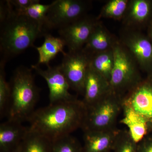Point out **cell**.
Masks as SVG:
<instances>
[{"mask_svg": "<svg viewBox=\"0 0 152 152\" xmlns=\"http://www.w3.org/2000/svg\"><path fill=\"white\" fill-rule=\"evenodd\" d=\"M9 1L16 10H24L34 4L40 2L39 0H10Z\"/></svg>", "mask_w": 152, "mask_h": 152, "instance_id": "obj_26", "label": "cell"}, {"mask_svg": "<svg viewBox=\"0 0 152 152\" xmlns=\"http://www.w3.org/2000/svg\"><path fill=\"white\" fill-rule=\"evenodd\" d=\"M91 1L56 0L51 3L47 13L44 29H59L87 15Z\"/></svg>", "mask_w": 152, "mask_h": 152, "instance_id": "obj_6", "label": "cell"}, {"mask_svg": "<svg viewBox=\"0 0 152 152\" xmlns=\"http://www.w3.org/2000/svg\"><path fill=\"white\" fill-rule=\"evenodd\" d=\"M123 97L113 91L94 105L87 108L82 129L86 131L115 129L123 109Z\"/></svg>", "mask_w": 152, "mask_h": 152, "instance_id": "obj_5", "label": "cell"}, {"mask_svg": "<svg viewBox=\"0 0 152 152\" xmlns=\"http://www.w3.org/2000/svg\"><path fill=\"white\" fill-rule=\"evenodd\" d=\"M117 39L99 21L95 27L83 50L91 56L113 48Z\"/></svg>", "mask_w": 152, "mask_h": 152, "instance_id": "obj_17", "label": "cell"}, {"mask_svg": "<svg viewBox=\"0 0 152 152\" xmlns=\"http://www.w3.org/2000/svg\"><path fill=\"white\" fill-rule=\"evenodd\" d=\"M147 28V35L152 42V20L148 25Z\"/></svg>", "mask_w": 152, "mask_h": 152, "instance_id": "obj_28", "label": "cell"}, {"mask_svg": "<svg viewBox=\"0 0 152 152\" xmlns=\"http://www.w3.org/2000/svg\"><path fill=\"white\" fill-rule=\"evenodd\" d=\"M45 41L40 47H36L39 53L38 65L40 64L49 65L50 61L53 59L58 53L63 55L66 53L64 51V47L66 46L64 42L59 37H56L49 34H45Z\"/></svg>", "mask_w": 152, "mask_h": 152, "instance_id": "obj_18", "label": "cell"}, {"mask_svg": "<svg viewBox=\"0 0 152 152\" xmlns=\"http://www.w3.org/2000/svg\"><path fill=\"white\" fill-rule=\"evenodd\" d=\"M113 49L114 64L110 83L112 91L123 98L143 79L136 60L118 39Z\"/></svg>", "mask_w": 152, "mask_h": 152, "instance_id": "obj_4", "label": "cell"}, {"mask_svg": "<svg viewBox=\"0 0 152 152\" xmlns=\"http://www.w3.org/2000/svg\"><path fill=\"white\" fill-rule=\"evenodd\" d=\"M20 145L18 147V148H16L13 151L10 152H20Z\"/></svg>", "mask_w": 152, "mask_h": 152, "instance_id": "obj_29", "label": "cell"}, {"mask_svg": "<svg viewBox=\"0 0 152 152\" xmlns=\"http://www.w3.org/2000/svg\"><path fill=\"white\" fill-rule=\"evenodd\" d=\"M51 152H83V146L77 139L68 135L52 142Z\"/></svg>", "mask_w": 152, "mask_h": 152, "instance_id": "obj_23", "label": "cell"}, {"mask_svg": "<svg viewBox=\"0 0 152 152\" xmlns=\"http://www.w3.org/2000/svg\"><path fill=\"white\" fill-rule=\"evenodd\" d=\"M110 82L89 66L86 74L83 101L86 107L94 105L111 92Z\"/></svg>", "mask_w": 152, "mask_h": 152, "instance_id": "obj_13", "label": "cell"}, {"mask_svg": "<svg viewBox=\"0 0 152 152\" xmlns=\"http://www.w3.org/2000/svg\"><path fill=\"white\" fill-rule=\"evenodd\" d=\"M111 152H138L137 143L128 130H118Z\"/></svg>", "mask_w": 152, "mask_h": 152, "instance_id": "obj_24", "label": "cell"}, {"mask_svg": "<svg viewBox=\"0 0 152 152\" xmlns=\"http://www.w3.org/2000/svg\"><path fill=\"white\" fill-rule=\"evenodd\" d=\"M114 64L113 49L90 56L89 66L109 82Z\"/></svg>", "mask_w": 152, "mask_h": 152, "instance_id": "obj_19", "label": "cell"}, {"mask_svg": "<svg viewBox=\"0 0 152 152\" xmlns=\"http://www.w3.org/2000/svg\"><path fill=\"white\" fill-rule=\"evenodd\" d=\"M152 20V0H129L122 20L124 27L141 31Z\"/></svg>", "mask_w": 152, "mask_h": 152, "instance_id": "obj_12", "label": "cell"}, {"mask_svg": "<svg viewBox=\"0 0 152 152\" xmlns=\"http://www.w3.org/2000/svg\"><path fill=\"white\" fill-rule=\"evenodd\" d=\"M6 62L1 60L0 65V114L1 118L7 115L10 97L11 88L10 84L6 78L5 64Z\"/></svg>", "mask_w": 152, "mask_h": 152, "instance_id": "obj_22", "label": "cell"}, {"mask_svg": "<svg viewBox=\"0 0 152 152\" xmlns=\"http://www.w3.org/2000/svg\"><path fill=\"white\" fill-rule=\"evenodd\" d=\"M87 108L77 99L63 101L34 110L27 120L30 131L52 142L83 127Z\"/></svg>", "mask_w": 152, "mask_h": 152, "instance_id": "obj_1", "label": "cell"}, {"mask_svg": "<svg viewBox=\"0 0 152 152\" xmlns=\"http://www.w3.org/2000/svg\"><path fill=\"white\" fill-rule=\"evenodd\" d=\"M32 69L20 66L14 72L11 83L10 97L7 112L8 120L23 123L34 111L39 98Z\"/></svg>", "mask_w": 152, "mask_h": 152, "instance_id": "obj_3", "label": "cell"}, {"mask_svg": "<svg viewBox=\"0 0 152 152\" xmlns=\"http://www.w3.org/2000/svg\"><path fill=\"white\" fill-rule=\"evenodd\" d=\"M89 62V56L82 49L78 51L66 53L63 55L61 64L59 66L70 88L83 95Z\"/></svg>", "mask_w": 152, "mask_h": 152, "instance_id": "obj_8", "label": "cell"}, {"mask_svg": "<svg viewBox=\"0 0 152 152\" xmlns=\"http://www.w3.org/2000/svg\"><path fill=\"white\" fill-rule=\"evenodd\" d=\"M7 12L1 20L0 49L6 62L31 47L36 40L46 34L40 25L26 15L20 13L7 1Z\"/></svg>", "mask_w": 152, "mask_h": 152, "instance_id": "obj_2", "label": "cell"}, {"mask_svg": "<svg viewBox=\"0 0 152 152\" xmlns=\"http://www.w3.org/2000/svg\"><path fill=\"white\" fill-rule=\"evenodd\" d=\"M99 22L96 18L86 15L58 30L69 52L82 50Z\"/></svg>", "mask_w": 152, "mask_h": 152, "instance_id": "obj_9", "label": "cell"}, {"mask_svg": "<svg viewBox=\"0 0 152 152\" xmlns=\"http://www.w3.org/2000/svg\"><path fill=\"white\" fill-rule=\"evenodd\" d=\"M118 130L84 132L83 152H111Z\"/></svg>", "mask_w": 152, "mask_h": 152, "instance_id": "obj_16", "label": "cell"}, {"mask_svg": "<svg viewBox=\"0 0 152 152\" xmlns=\"http://www.w3.org/2000/svg\"><path fill=\"white\" fill-rule=\"evenodd\" d=\"M28 127L22 123L7 120L0 125V152H10L19 146L26 135Z\"/></svg>", "mask_w": 152, "mask_h": 152, "instance_id": "obj_15", "label": "cell"}, {"mask_svg": "<svg viewBox=\"0 0 152 152\" xmlns=\"http://www.w3.org/2000/svg\"><path fill=\"white\" fill-rule=\"evenodd\" d=\"M137 63L140 69L148 75L152 73V42L141 31L124 28L118 39Z\"/></svg>", "mask_w": 152, "mask_h": 152, "instance_id": "obj_7", "label": "cell"}, {"mask_svg": "<svg viewBox=\"0 0 152 152\" xmlns=\"http://www.w3.org/2000/svg\"><path fill=\"white\" fill-rule=\"evenodd\" d=\"M51 6V3L49 4H42L39 2L24 10H15L18 12L26 15L30 18L37 22L45 31L44 27L46 16Z\"/></svg>", "mask_w": 152, "mask_h": 152, "instance_id": "obj_25", "label": "cell"}, {"mask_svg": "<svg viewBox=\"0 0 152 152\" xmlns=\"http://www.w3.org/2000/svg\"><path fill=\"white\" fill-rule=\"evenodd\" d=\"M123 118L121 122L126 125L133 140L138 143L152 131V120L123 104Z\"/></svg>", "mask_w": 152, "mask_h": 152, "instance_id": "obj_14", "label": "cell"}, {"mask_svg": "<svg viewBox=\"0 0 152 152\" xmlns=\"http://www.w3.org/2000/svg\"><path fill=\"white\" fill-rule=\"evenodd\" d=\"M52 142L42 135L30 131L20 145V152H51Z\"/></svg>", "mask_w": 152, "mask_h": 152, "instance_id": "obj_20", "label": "cell"}, {"mask_svg": "<svg viewBox=\"0 0 152 152\" xmlns=\"http://www.w3.org/2000/svg\"><path fill=\"white\" fill-rule=\"evenodd\" d=\"M31 67L46 81L49 89L50 104L77 99L69 92V85L59 66H49L46 70L42 69L37 64L32 65Z\"/></svg>", "mask_w": 152, "mask_h": 152, "instance_id": "obj_10", "label": "cell"}, {"mask_svg": "<svg viewBox=\"0 0 152 152\" xmlns=\"http://www.w3.org/2000/svg\"><path fill=\"white\" fill-rule=\"evenodd\" d=\"M129 0H110L102 7L97 19H112L122 20L127 9Z\"/></svg>", "mask_w": 152, "mask_h": 152, "instance_id": "obj_21", "label": "cell"}, {"mask_svg": "<svg viewBox=\"0 0 152 152\" xmlns=\"http://www.w3.org/2000/svg\"><path fill=\"white\" fill-rule=\"evenodd\" d=\"M138 152H152V136L145 137L137 144Z\"/></svg>", "mask_w": 152, "mask_h": 152, "instance_id": "obj_27", "label": "cell"}, {"mask_svg": "<svg viewBox=\"0 0 152 152\" xmlns=\"http://www.w3.org/2000/svg\"><path fill=\"white\" fill-rule=\"evenodd\" d=\"M123 104L152 120V73L124 96Z\"/></svg>", "mask_w": 152, "mask_h": 152, "instance_id": "obj_11", "label": "cell"}]
</instances>
